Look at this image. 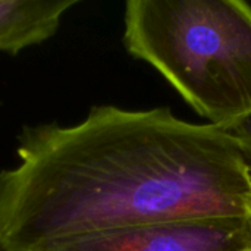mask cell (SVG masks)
I'll return each mask as SVG.
<instances>
[{
    "mask_svg": "<svg viewBox=\"0 0 251 251\" xmlns=\"http://www.w3.org/2000/svg\"><path fill=\"white\" fill-rule=\"evenodd\" d=\"M0 172V251H38L131 225L251 215V174L222 128L168 107L94 106L76 125L25 128Z\"/></svg>",
    "mask_w": 251,
    "mask_h": 251,
    "instance_id": "obj_1",
    "label": "cell"
},
{
    "mask_svg": "<svg viewBox=\"0 0 251 251\" xmlns=\"http://www.w3.org/2000/svg\"><path fill=\"white\" fill-rule=\"evenodd\" d=\"M122 38L210 125L224 128L251 113L249 3L129 0Z\"/></svg>",
    "mask_w": 251,
    "mask_h": 251,
    "instance_id": "obj_2",
    "label": "cell"
},
{
    "mask_svg": "<svg viewBox=\"0 0 251 251\" xmlns=\"http://www.w3.org/2000/svg\"><path fill=\"white\" fill-rule=\"evenodd\" d=\"M38 251H251L250 216L165 221L115 228Z\"/></svg>",
    "mask_w": 251,
    "mask_h": 251,
    "instance_id": "obj_3",
    "label": "cell"
},
{
    "mask_svg": "<svg viewBox=\"0 0 251 251\" xmlns=\"http://www.w3.org/2000/svg\"><path fill=\"white\" fill-rule=\"evenodd\" d=\"M76 0H0V51H18L49 40Z\"/></svg>",
    "mask_w": 251,
    "mask_h": 251,
    "instance_id": "obj_4",
    "label": "cell"
},
{
    "mask_svg": "<svg viewBox=\"0 0 251 251\" xmlns=\"http://www.w3.org/2000/svg\"><path fill=\"white\" fill-rule=\"evenodd\" d=\"M237 143L251 174V113L222 128Z\"/></svg>",
    "mask_w": 251,
    "mask_h": 251,
    "instance_id": "obj_5",
    "label": "cell"
},
{
    "mask_svg": "<svg viewBox=\"0 0 251 251\" xmlns=\"http://www.w3.org/2000/svg\"><path fill=\"white\" fill-rule=\"evenodd\" d=\"M250 221H251V215H250Z\"/></svg>",
    "mask_w": 251,
    "mask_h": 251,
    "instance_id": "obj_6",
    "label": "cell"
}]
</instances>
